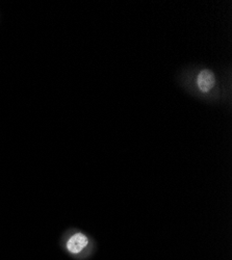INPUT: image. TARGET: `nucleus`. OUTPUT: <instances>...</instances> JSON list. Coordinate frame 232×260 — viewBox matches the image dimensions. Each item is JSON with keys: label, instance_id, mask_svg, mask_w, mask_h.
Here are the masks:
<instances>
[{"label": "nucleus", "instance_id": "1", "mask_svg": "<svg viewBox=\"0 0 232 260\" xmlns=\"http://www.w3.org/2000/svg\"><path fill=\"white\" fill-rule=\"evenodd\" d=\"M88 245V237L82 233H76L72 235L67 242V249L72 254L80 253Z\"/></svg>", "mask_w": 232, "mask_h": 260}, {"label": "nucleus", "instance_id": "2", "mask_svg": "<svg viewBox=\"0 0 232 260\" xmlns=\"http://www.w3.org/2000/svg\"><path fill=\"white\" fill-rule=\"evenodd\" d=\"M215 82H216L215 75L212 71H209V70L201 71L197 78L198 88L200 89V91H202L204 93H207L212 90L214 88Z\"/></svg>", "mask_w": 232, "mask_h": 260}]
</instances>
